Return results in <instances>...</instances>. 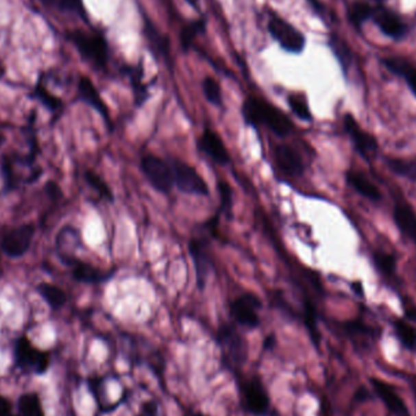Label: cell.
<instances>
[{
  "label": "cell",
  "mask_w": 416,
  "mask_h": 416,
  "mask_svg": "<svg viewBox=\"0 0 416 416\" xmlns=\"http://www.w3.org/2000/svg\"><path fill=\"white\" fill-rule=\"evenodd\" d=\"M343 125L347 134L351 136L352 143L358 154L369 161L378 152V143L376 138L373 134L364 132L351 114L345 116Z\"/></svg>",
  "instance_id": "8fae6325"
},
{
  "label": "cell",
  "mask_w": 416,
  "mask_h": 416,
  "mask_svg": "<svg viewBox=\"0 0 416 416\" xmlns=\"http://www.w3.org/2000/svg\"><path fill=\"white\" fill-rule=\"evenodd\" d=\"M263 307L260 298L252 292H246L235 298L229 306V313L235 324L245 329H257L260 325V310Z\"/></svg>",
  "instance_id": "5b68a950"
},
{
  "label": "cell",
  "mask_w": 416,
  "mask_h": 416,
  "mask_svg": "<svg viewBox=\"0 0 416 416\" xmlns=\"http://www.w3.org/2000/svg\"><path fill=\"white\" fill-rule=\"evenodd\" d=\"M341 329L352 340L357 339H375L376 331L365 324L363 320H347L341 323Z\"/></svg>",
  "instance_id": "cb8c5ba5"
},
{
  "label": "cell",
  "mask_w": 416,
  "mask_h": 416,
  "mask_svg": "<svg viewBox=\"0 0 416 416\" xmlns=\"http://www.w3.org/2000/svg\"><path fill=\"white\" fill-rule=\"evenodd\" d=\"M218 194L221 199V205L218 207V211L224 213L228 218L232 217V189L230 185L224 180H219L217 183Z\"/></svg>",
  "instance_id": "d6a6232c"
},
{
  "label": "cell",
  "mask_w": 416,
  "mask_h": 416,
  "mask_svg": "<svg viewBox=\"0 0 416 416\" xmlns=\"http://www.w3.org/2000/svg\"><path fill=\"white\" fill-rule=\"evenodd\" d=\"M197 149L219 166H228L232 162V156L228 151L227 146L224 145L222 138L211 128H205L197 139Z\"/></svg>",
  "instance_id": "4fadbf2b"
},
{
  "label": "cell",
  "mask_w": 416,
  "mask_h": 416,
  "mask_svg": "<svg viewBox=\"0 0 416 416\" xmlns=\"http://www.w3.org/2000/svg\"><path fill=\"white\" fill-rule=\"evenodd\" d=\"M173 171L174 185L182 193L195 196H210V188L205 179L196 172L193 166L183 162L180 160H168Z\"/></svg>",
  "instance_id": "52a82bcc"
},
{
  "label": "cell",
  "mask_w": 416,
  "mask_h": 416,
  "mask_svg": "<svg viewBox=\"0 0 416 416\" xmlns=\"http://www.w3.org/2000/svg\"><path fill=\"white\" fill-rule=\"evenodd\" d=\"M185 1L195 9H197V6H199V0H185Z\"/></svg>",
  "instance_id": "bcb514c9"
},
{
  "label": "cell",
  "mask_w": 416,
  "mask_h": 416,
  "mask_svg": "<svg viewBox=\"0 0 416 416\" xmlns=\"http://www.w3.org/2000/svg\"><path fill=\"white\" fill-rule=\"evenodd\" d=\"M37 95H38L39 99L43 101L44 105L48 106L50 110H54L55 111V110H59V108L62 106L61 100L58 99V97H54V95H51L50 93L47 92L44 88H37Z\"/></svg>",
  "instance_id": "8d00e7d4"
},
{
  "label": "cell",
  "mask_w": 416,
  "mask_h": 416,
  "mask_svg": "<svg viewBox=\"0 0 416 416\" xmlns=\"http://www.w3.org/2000/svg\"><path fill=\"white\" fill-rule=\"evenodd\" d=\"M84 178L87 180L88 184L90 185L95 191H97L101 197H103L105 200L110 201V202H114L112 191L97 173H94L93 171H87L84 173Z\"/></svg>",
  "instance_id": "d590c367"
},
{
  "label": "cell",
  "mask_w": 416,
  "mask_h": 416,
  "mask_svg": "<svg viewBox=\"0 0 416 416\" xmlns=\"http://www.w3.org/2000/svg\"><path fill=\"white\" fill-rule=\"evenodd\" d=\"M374 263L384 276H393L397 269V260L395 256L381 251L374 254Z\"/></svg>",
  "instance_id": "e575fe53"
},
{
  "label": "cell",
  "mask_w": 416,
  "mask_h": 416,
  "mask_svg": "<svg viewBox=\"0 0 416 416\" xmlns=\"http://www.w3.org/2000/svg\"><path fill=\"white\" fill-rule=\"evenodd\" d=\"M406 78V83H408V86L411 88V92L416 97V69L414 66H409L408 69H406V72L403 73V76Z\"/></svg>",
  "instance_id": "74e56055"
},
{
  "label": "cell",
  "mask_w": 416,
  "mask_h": 416,
  "mask_svg": "<svg viewBox=\"0 0 416 416\" xmlns=\"http://www.w3.org/2000/svg\"><path fill=\"white\" fill-rule=\"evenodd\" d=\"M20 416H44L40 400L36 393H26L19 398Z\"/></svg>",
  "instance_id": "4316f807"
},
{
  "label": "cell",
  "mask_w": 416,
  "mask_h": 416,
  "mask_svg": "<svg viewBox=\"0 0 416 416\" xmlns=\"http://www.w3.org/2000/svg\"><path fill=\"white\" fill-rule=\"evenodd\" d=\"M47 193L50 196V199H53V200H58V199H60V196H61V190L53 182L47 184Z\"/></svg>",
  "instance_id": "ab89813d"
},
{
  "label": "cell",
  "mask_w": 416,
  "mask_h": 416,
  "mask_svg": "<svg viewBox=\"0 0 416 416\" xmlns=\"http://www.w3.org/2000/svg\"><path fill=\"white\" fill-rule=\"evenodd\" d=\"M1 143H3V136H0V145H1Z\"/></svg>",
  "instance_id": "7dc6e473"
},
{
  "label": "cell",
  "mask_w": 416,
  "mask_h": 416,
  "mask_svg": "<svg viewBox=\"0 0 416 416\" xmlns=\"http://www.w3.org/2000/svg\"><path fill=\"white\" fill-rule=\"evenodd\" d=\"M243 117L246 125L254 128L263 125L279 138H286L293 130V123L286 114L260 97H249L245 100Z\"/></svg>",
  "instance_id": "6da1fadb"
},
{
  "label": "cell",
  "mask_w": 416,
  "mask_h": 416,
  "mask_svg": "<svg viewBox=\"0 0 416 416\" xmlns=\"http://www.w3.org/2000/svg\"><path fill=\"white\" fill-rule=\"evenodd\" d=\"M216 342L224 367L232 375L240 373L249 359V346L243 334L232 323H224L217 330Z\"/></svg>",
  "instance_id": "7a4b0ae2"
},
{
  "label": "cell",
  "mask_w": 416,
  "mask_h": 416,
  "mask_svg": "<svg viewBox=\"0 0 416 416\" xmlns=\"http://www.w3.org/2000/svg\"><path fill=\"white\" fill-rule=\"evenodd\" d=\"M38 291L42 295V297L54 309L61 308L67 301L65 292L54 285L40 284Z\"/></svg>",
  "instance_id": "f546056e"
},
{
  "label": "cell",
  "mask_w": 416,
  "mask_h": 416,
  "mask_svg": "<svg viewBox=\"0 0 416 416\" xmlns=\"http://www.w3.org/2000/svg\"><path fill=\"white\" fill-rule=\"evenodd\" d=\"M188 251L194 263L196 286L200 291H204L213 268L210 238L205 236L191 238L188 243Z\"/></svg>",
  "instance_id": "ba28073f"
},
{
  "label": "cell",
  "mask_w": 416,
  "mask_h": 416,
  "mask_svg": "<svg viewBox=\"0 0 416 416\" xmlns=\"http://www.w3.org/2000/svg\"><path fill=\"white\" fill-rule=\"evenodd\" d=\"M238 387V400L243 411L251 416H268L271 400L260 375H246L243 371L234 375Z\"/></svg>",
  "instance_id": "3957f363"
},
{
  "label": "cell",
  "mask_w": 416,
  "mask_h": 416,
  "mask_svg": "<svg viewBox=\"0 0 416 416\" xmlns=\"http://www.w3.org/2000/svg\"><path fill=\"white\" fill-rule=\"evenodd\" d=\"M287 103L291 108L292 112L297 116L298 119L303 122H310L313 117L310 114V110L308 108V103L306 101L304 97L297 94H290L287 97Z\"/></svg>",
  "instance_id": "1f68e13d"
},
{
  "label": "cell",
  "mask_w": 416,
  "mask_h": 416,
  "mask_svg": "<svg viewBox=\"0 0 416 416\" xmlns=\"http://www.w3.org/2000/svg\"><path fill=\"white\" fill-rule=\"evenodd\" d=\"M395 332L400 343L406 350L416 353V328L403 319H395L393 321Z\"/></svg>",
  "instance_id": "d4e9b609"
},
{
  "label": "cell",
  "mask_w": 416,
  "mask_h": 416,
  "mask_svg": "<svg viewBox=\"0 0 416 416\" xmlns=\"http://www.w3.org/2000/svg\"><path fill=\"white\" fill-rule=\"evenodd\" d=\"M78 93L79 97L84 103H87L89 106H92L94 110H97L99 114L103 116L105 122L108 123L110 128V114H108V106L103 103V99L97 92V88L93 84V82L87 77H82L78 82Z\"/></svg>",
  "instance_id": "2e32d148"
},
{
  "label": "cell",
  "mask_w": 416,
  "mask_h": 416,
  "mask_svg": "<svg viewBox=\"0 0 416 416\" xmlns=\"http://www.w3.org/2000/svg\"><path fill=\"white\" fill-rule=\"evenodd\" d=\"M206 31V21L205 20H195V21L190 22L186 26H185L182 32H180V45L184 51H188L191 45L194 43L195 39L197 37V34L204 33Z\"/></svg>",
  "instance_id": "f1b7e54d"
},
{
  "label": "cell",
  "mask_w": 416,
  "mask_h": 416,
  "mask_svg": "<svg viewBox=\"0 0 416 416\" xmlns=\"http://www.w3.org/2000/svg\"><path fill=\"white\" fill-rule=\"evenodd\" d=\"M375 22L380 29L391 38L400 39L406 34V28L404 23L400 21V17L386 10H378L374 12Z\"/></svg>",
  "instance_id": "ac0fdd59"
},
{
  "label": "cell",
  "mask_w": 416,
  "mask_h": 416,
  "mask_svg": "<svg viewBox=\"0 0 416 416\" xmlns=\"http://www.w3.org/2000/svg\"><path fill=\"white\" fill-rule=\"evenodd\" d=\"M45 5L54 8L56 10L62 12H70L87 20V14L84 10V5L82 0H42Z\"/></svg>",
  "instance_id": "83f0119b"
},
{
  "label": "cell",
  "mask_w": 416,
  "mask_h": 416,
  "mask_svg": "<svg viewBox=\"0 0 416 416\" xmlns=\"http://www.w3.org/2000/svg\"><path fill=\"white\" fill-rule=\"evenodd\" d=\"M330 408L331 406H330L329 403L326 400H324L323 404H321V408H320V416H332Z\"/></svg>",
  "instance_id": "ee69618b"
},
{
  "label": "cell",
  "mask_w": 416,
  "mask_h": 416,
  "mask_svg": "<svg viewBox=\"0 0 416 416\" xmlns=\"http://www.w3.org/2000/svg\"><path fill=\"white\" fill-rule=\"evenodd\" d=\"M369 397H370V393H369L368 389H365V387H362V389H358L357 392H356L354 400L359 402V403H363V402L368 400Z\"/></svg>",
  "instance_id": "60d3db41"
},
{
  "label": "cell",
  "mask_w": 416,
  "mask_h": 416,
  "mask_svg": "<svg viewBox=\"0 0 416 416\" xmlns=\"http://www.w3.org/2000/svg\"><path fill=\"white\" fill-rule=\"evenodd\" d=\"M127 75L130 76V84H132L133 93H134L136 106H141L150 97L147 86L144 84V82H143V69H141V66L127 67Z\"/></svg>",
  "instance_id": "603a6c76"
},
{
  "label": "cell",
  "mask_w": 416,
  "mask_h": 416,
  "mask_svg": "<svg viewBox=\"0 0 416 416\" xmlns=\"http://www.w3.org/2000/svg\"><path fill=\"white\" fill-rule=\"evenodd\" d=\"M15 363L22 370L43 375L48 371L49 356L45 352L36 350L26 337H21L15 346Z\"/></svg>",
  "instance_id": "30bf717a"
},
{
  "label": "cell",
  "mask_w": 416,
  "mask_h": 416,
  "mask_svg": "<svg viewBox=\"0 0 416 416\" xmlns=\"http://www.w3.org/2000/svg\"><path fill=\"white\" fill-rule=\"evenodd\" d=\"M34 228L32 224H26L20 228L9 230L1 240V247L8 256L12 258L21 257L27 252L32 243Z\"/></svg>",
  "instance_id": "7c38bea8"
},
{
  "label": "cell",
  "mask_w": 416,
  "mask_h": 416,
  "mask_svg": "<svg viewBox=\"0 0 416 416\" xmlns=\"http://www.w3.org/2000/svg\"><path fill=\"white\" fill-rule=\"evenodd\" d=\"M352 290L354 291V293L357 295L358 297H363L364 296V287H363L362 282H352L351 284Z\"/></svg>",
  "instance_id": "b9f144b4"
},
{
  "label": "cell",
  "mask_w": 416,
  "mask_h": 416,
  "mask_svg": "<svg viewBox=\"0 0 416 416\" xmlns=\"http://www.w3.org/2000/svg\"><path fill=\"white\" fill-rule=\"evenodd\" d=\"M70 265L73 267V278L79 282L84 284H100L108 281L114 276V271H103L97 269L93 265L81 262V260H72Z\"/></svg>",
  "instance_id": "e0dca14e"
},
{
  "label": "cell",
  "mask_w": 416,
  "mask_h": 416,
  "mask_svg": "<svg viewBox=\"0 0 416 416\" xmlns=\"http://www.w3.org/2000/svg\"><path fill=\"white\" fill-rule=\"evenodd\" d=\"M378 398L382 400L386 408L395 416H409V411L406 408L404 400L400 398L395 387L392 384L384 382L380 378H373L370 380Z\"/></svg>",
  "instance_id": "9a60e30c"
},
{
  "label": "cell",
  "mask_w": 416,
  "mask_h": 416,
  "mask_svg": "<svg viewBox=\"0 0 416 416\" xmlns=\"http://www.w3.org/2000/svg\"><path fill=\"white\" fill-rule=\"evenodd\" d=\"M140 168L154 189L161 194L171 193L174 185V177L168 160L166 161L155 155H146L141 158Z\"/></svg>",
  "instance_id": "8992f818"
},
{
  "label": "cell",
  "mask_w": 416,
  "mask_h": 416,
  "mask_svg": "<svg viewBox=\"0 0 416 416\" xmlns=\"http://www.w3.org/2000/svg\"><path fill=\"white\" fill-rule=\"evenodd\" d=\"M386 164L391 172L416 183V161L403 158H387Z\"/></svg>",
  "instance_id": "484cf974"
},
{
  "label": "cell",
  "mask_w": 416,
  "mask_h": 416,
  "mask_svg": "<svg viewBox=\"0 0 416 416\" xmlns=\"http://www.w3.org/2000/svg\"><path fill=\"white\" fill-rule=\"evenodd\" d=\"M301 317H302L303 324L308 331L309 337L313 342L314 347L317 350H319L321 336H320L319 328H318V312H317L315 304L308 298L303 299V310Z\"/></svg>",
  "instance_id": "7402d4cb"
},
{
  "label": "cell",
  "mask_w": 416,
  "mask_h": 416,
  "mask_svg": "<svg viewBox=\"0 0 416 416\" xmlns=\"http://www.w3.org/2000/svg\"><path fill=\"white\" fill-rule=\"evenodd\" d=\"M373 15L374 10L371 9V6L367 4V3H360V1L354 3V4L350 8V11H348L350 20H351L352 23H353L354 26H357V27L362 26L363 23L367 21V20H369Z\"/></svg>",
  "instance_id": "836d02e7"
},
{
  "label": "cell",
  "mask_w": 416,
  "mask_h": 416,
  "mask_svg": "<svg viewBox=\"0 0 416 416\" xmlns=\"http://www.w3.org/2000/svg\"><path fill=\"white\" fill-rule=\"evenodd\" d=\"M276 343V336L269 335L268 337H265V343H263V348H265V350H271V348H274Z\"/></svg>",
  "instance_id": "7bdbcfd3"
},
{
  "label": "cell",
  "mask_w": 416,
  "mask_h": 416,
  "mask_svg": "<svg viewBox=\"0 0 416 416\" xmlns=\"http://www.w3.org/2000/svg\"><path fill=\"white\" fill-rule=\"evenodd\" d=\"M0 75H1V71H0Z\"/></svg>",
  "instance_id": "c3c4849f"
},
{
  "label": "cell",
  "mask_w": 416,
  "mask_h": 416,
  "mask_svg": "<svg viewBox=\"0 0 416 416\" xmlns=\"http://www.w3.org/2000/svg\"><path fill=\"white\" fill-rule=\"evenodd\" d=\"M189 416H208L204 414L202 411H189Z\"/></svg>",
  "instance_id": "f6af8a7d"
},
{
  "label": "cell",
  "mask_w": 416,
  "mask_h": 416,
  "mask_svg": "<svg viewBox=\"0 0 416 416\" xmlns=\"http://www.w3.org/2000/svg\"><path fill=\"white\" fill-rule=\"evenodd\" d=\"M346 179L347 183L351 185L358 194L362 195L363 197L370 201H375V202L381 199V194L378 188L360 172L350 171V172H347Z\"/></svg>",
  "instance_id": "44dd1931"
},
{
  "label": "cell",
  "mask_w": 416,
  "mask_h": 416,
  "mask_svg": "<svg viewBox=\"0 0 416 416\" xmlns=\"http://www.w3.org/2000/svg\"><path fill=\"white\" fill-rule=\"evenodd\" d=\"M395 225L416 245V215L408 205H397L393 210Z\"/></svg>",
  "instance_id": "d6986e66"
},
{
  "label": "cell",
  "mask_w": 416,
  "mask_h": 416,
  "mask_svg": "<svg viewBox=\"0 0 416 416\" xmlns=\"http://www.w3.org/2000/svg\"><path fill=\"white\" fill-rule=\"evenodd\" d=\"M268 32L276 40L281 48L291 54L302 53L306 38L297 28L293 27L281 17H273L268 22Z\"/></svg>",
  "instance_id": "9c48e42d"
},
{
  "label": "cell",
  "mask_w": 416,
  "mask_h": 416,
  "mask_svg": "<svg viewBox=\"0 0 416 416\" xmlns=\"http://www.w3.org/2000/svg\"><path fill=\"white\" fill-rule=\"evenodd\" d=\"M144 31H145L146 39L149 40L152 53L156 56H161L168 62L169 53H171V42L167 36H163L162 33L160 32L149 20H146Z\"/></svg>",
  "instance_id": "ffe728a7"
},
{
  "label": "cell",
  "mask_w": 416,
  "mask_h": 416,
  "mask_svg": "<svg viewBox=\"0 0 416 416\" xmlns=\"http://www.w3.org/2000/svg\"><path fill=\"white\" fill-rule=\"evenodd\" d=\"M158 415V406L154 400H147L141 406V416Z\"/></svg>",
  "instance_id": "f35d334b"
},
{
  "label": "cell",
  "mask_w": 416,
  "mask_h": 416,
  "mask_svg": "<svg viewBox=\"0 0 416 416\" xmlns=\"http://www.w3.org/2000/svg\"><path fill=\"white\" fill-rule=\"evenodd\" d=\"M274 156L278 167L289 177H302L306 171L304 162L299 152L287 144H279L274 149Z\"/></svg>",
  "instance_id": "5bb4252c"
},
{
  "label": "cell",
  "mask_w": 416,
  "mask_h": 416,
  "mask_svg": "<svg viewBox=\"0 0 416 416\" xmlns=\"http://www.w3.org/2000/svg\"><path fill=\"white\" fill-rule=\"evenodd\" d=\"M72 43L76 45L82 58L87 60L94 67L103 69L108 65V48L103 36L97 33L75 31L70 34Z\"/></svg>",
  "instance_id": "277c9868"
},
{
  "label": "cell",
  "mask_w": 416,
  "mask_h": 416,
  "mask_svg": "<svg viewBox=\"0 0 416 416\" xmlns=\"http://www.w3.org/2000/svg\"><path fill=\"white\" fill-rule=\"evenodd\" d=\"M202 90L205 95L206 100L208 103L215 105L217 108H221L223 105L222 89L219 83L212 78V77H206L202 82Z\"/></svg>",
  "instance_id": "4dcf8cb0"
}]
</instances>
